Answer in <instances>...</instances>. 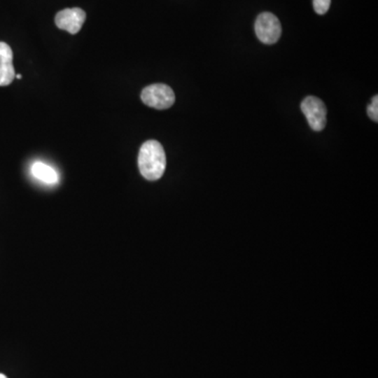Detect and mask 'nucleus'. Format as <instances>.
Listing matches in <instances>:
<instances>
[{
    "instance_id": "nucleus-7",
    "label": "nucleus",
    "mask_w": 378,
    "mask_h": 378,
    "mask_svg": "<svg viewBox=\"0 0 378 378\" xmlns=\"http://www.w3.org/2000/svg\"><path fill=\"white\" fill-rule=\"evenodd\" d=\"M31 174L41 182L55 184L58 182L59 176L56 170L42 162H36L31 166Z\"/></svg>"
},
{
    "instance_id": "nucleus-1",
    "label": "nucleus",
    "mask_w": 378,
    "mask_h": 378,
    "mask_svg": "<svg viewBox=\"0 0 378 378\" xmlns=\"http://www.w3.org/2000/svg\"><path fill=\"white\" fill-rule=\"evenodd\" d=\"M138 165L146 180H159L166 168V155L161 143L155 140L143 143L139 151Z\"/></svg>"
},
{
    "instance_id": "nucleus-4",
    "label": "nucleus",
    "mask_w": 378,
    "mask_h": 378,
    "mask_svg": "<svg viewBox=\"0 0 378 378\" xmlns=\"http://www.w3.org/2000/svg\"><path fill=\"white\" fill-rule=\"evenodd\" d=\"M302 113L308 120L309 125L315 132H321L327 124V108L325 103L316 97L309 96L300 104Z\"/></svg>"
},
{
    "instance_id": "nucleus-2",
    "label": "nucleus",
    "mask_w": 378,
    "mask_h": 378,
    "mask_svg": "<svg viewBox=\"0 0 378 378\" xmlns=\"http://www.w3.org/2000/svg\"><path fill=\"white\" fill-rule=\"evenodd\" d=\"M141 99L147 106L155 109H167L174 105L176 96L170 86L155 83L147 86L142 90Z\"/></svg>"
},
{
    "instance_id": "nucleus-6",
    "label": "nucleus",
    "mask_w": 378,
    "mask_h": 378,
    "mask_svg": "<svg viewBox=\"0 0 378 378\" xmlns=\"http://www.w3.org/2000/svg\"><path fill=\"white\" fill-rule=\"evenodd\" d=\"M15 76L12 48L6 42L0 41V86L10 85Z\"/></svg>"
},
{
    "instance_id": "nucleus-5",
    "label": "nucleus",
    "mask_w": 378,
    "mask_h": 378,
    "mask_svg": "<svg viewBox=\"0 0 378 378\" xmlns=\"http://www.w3.org/2000/svg\"><path fill=\"white\" fill-rule=\"evenodd\" d=\"M85 19L86 14L82 8H64L57 13L55 23L59 29H64L71 35H75L81 29Z\"/></svg>"
},
{
    "instance_id": "nucleus-11",
    "label": "nucleus",
    "mask_w": 378,
    "mask_h": 378,
    "mask_svg": "<svg viewBox=\"0 0 378 378\" xmlns=\"http://www.w3.org/2000/svg\"><path fill=\"white\" fill-rule=\"evenodd\" d=\"M0 378H8V377H6V376L4 375V374L0 373Z\"/></svg>"
},
{
    "instance_id": "nucleus-8",
    "label": "nucleus",
    "mask_w": 378,
    "mask_h": 378,
    "mask_svg": "<svg viewBox=\"0 0 378 378\" xmlns=\"http://www.w3.org/2000/svg\"><path fill=\"white\" fill-rule=\"evenodd\" d=\"M331 0H313V8L318 15H323L329 10Z\"/></svg>"
},
{
    "instance_id": "nucleus-10",
    "label": "nucleus",
    "mask_w": 378,
    "mask_h": 378,
    "mask_svg": "<svg viewBox=\"0 0 378 378\" xmlns=\"http://www.w3.org/2000/svg\"><path fill=\"white\" fill-rule=\"evenodd\" d=\"M15 78H17V79H21V78H22V76H21L20 74H18V75L15 76Z\"/></svg>"
},
{
    "instance_id": "nucleus-9",
    "label": "nucleus",
    "mask_w": 378,
    "mask_h": 378,
    "mask_svg": "<svg viewBox=\"0 0 378 378\" xmlns=\"http://www.w3.org/2000/svg\"><path fill=\"white\" fill-rule=\"evenodd\" d=\"M368 115L373 121H378V97H373L371 104L368 106Z\"/></svg>"
},
{
    "instance_id": "nucleus-3",
    "label": "nucleus",
    "mask_w": 378,
    "mask_h": 378,
    "mask_svg": "<svg viewBox=\"0 0 378 378\" xmlns=\"http://www.w3.org/2000/svg\"><path fill=\"white\" fill-rule=\"evenodd\" d=\"M254 29L258 39L265 44L275 43L281 35V25L279 18L268 12L258 15Z\"/></svg>"
}]
</instances>
